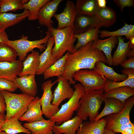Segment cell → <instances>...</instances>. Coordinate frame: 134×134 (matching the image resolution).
<instances>
[{"label":"cell","mask_w":134,"mask_h":134,"mask_svg":"<svg viewBox=\"0 0 134 134\" xmlns=\"http://www.w3.org/2000/svg\"><path fill=\"white\" fill-rule=\"evenodd\" d=\"M104 89L89 92H84L80 100V105L77 115L83 120L89 117L91 122L95 121L103 102Z\"/></svg>","instance_id":"cell-1"},{"label":"cell","mask_w":134,"mask_h":134,"mask_svg":"<svg viewBox=\"0 0 134 134\" xmlns=\"http://www.w3.org/2000/svg\"><path fill=\"white\" fill-rule=\"evenodd\" d=\"M54 39V45L51 54L57 61L62 57L66 51L70 54L74 52V43L77 39L74 36L72 28H65L58 29L52 27L48 28Z\"/></svg>","instance_id":"cell-2"},{"label":"cell","mask_w":134,"mask_h":134,"mask_svg":"<svg viewBox=\"0 0 134 134\" xmlns=\"http://www.w3.org/2000/svg\"><path fill=\"white\" fill-rule=\"evenodd\" d=\"M92 43L89 42L73 53H69L65 66L77 63L95 64L99 62L106 63V60L103 53L94 48Z\"/></svg>","instance_id":"cell-3"},{"label":"cell","mask_w":134,"mask_h":134,"mask_svg":"<svg viewBox=\"0 0 134 134\" xmlns=\"http://www.w3.org/2000/svg\"><path fill=\"white\" fill-rule=\"evenodd\" d=\"M74 88V93L72 97L62 105L57 112L49 119L56 125H60L71 119L74 112L77 111L80 107L79 101L85 92L84 89L79 83L75 84Z\"/></svg>","instance_id":"cell-4"},{"label":"cell","mask_w":134,"mask_h":134,"mask_svg":"<svg viewBox=\"0 0 134 134\" xmlns=\"http://www.w3.org/2000/svg\"><path fill=\"white\" fill-rule=\"evenodd\" d=\"M73 78L80 83L85 92L104 89L107 80L95 67L79 70L74 74Z\"/></svg>","instance_id":"cell-5"},{"label":"cell","mask_w":134,"mask_h":134,"mask_svg":"<svg viewBox=\"0 0 134 134\" xmlns=\"http://www.w3.org/2000/svg\"><path fill=\"white\" fill-rule=\"evenodd\" d=\"M46 34V35L44 38L38 40H30L27 36L23 35L19 39L14 40H9L4 43L15 50L19 60L22 61L25 59L27 53L32 52L34 49L38 48L41 51L45 49V45L44 44L47 43L49 38L52 36L50 32L48 30Z\"/></svg>","instance_id":"cell-6"},{"label":"cell","mask_w":134,"mask_h":134,"mask_svg":"<svg viewBox=\"0 0 134 134\" xmlns=\"http://www.w3.org/2000/svg\"><path fill=\"white\" fill-rule=\"evenodd\" d=\"M0 92L4 97L6 105L5 121L22 109L27 108L34 98L24 93L14 94L5 91Z\"/></svg>","instance_id":"cell-7"},{"label":"cell","mask_w":134,"mask_h":134,"mask_svg":"<svg viewBox=\"0 0 134 134\" xmlns=\"http://www.w3.org/2000/svg\"><path fill=\"white\" fill-rule=\"evenodd\" d=\"M134 105V96L126 100L122 110L117 113L111 114L106 116L104 118L106 121L105 129L127 124L131 122L130 113Z\"/></svg>","instance_id":"cell-8"},{"label":"cell","mask_w":134,"mask_h":134,"mask_svg":"<svg viewBox=\"0 0 134 134\" xmlns=\"http://www.w3.org/2000/svg\"><path fill=\"white\" fill-rule=\"evenodd\" d=\"M57 82V80L52 83L51 80H48L42 85L43 94L40 99V103L43 114L46 117L49 119L56 113L60 109L59 107L51 104L53 99L52 88Z\"/></svg>","instance_id":"cell-9"},{"label":"cell","mask_w":134,"mask_h":134,"mask_svg":"<svg viewBox=\"0 0 134 134\" xmlns=\"http://www.w3.org/2000/svg\"><path fill=\"white\" fill-rule=\"evenodd\" d=\"M56 80L58 85L54 91L51 104L59 107L63 101L67 99L69 100L72 97L74 90L69 81L62 76L58 77Z\"/></svg>","instance_id":"cell-10"},{"label":"cell","mask_w":134,"mask_h":134,"mask_svg":"<svg viewBox=\"0 0 134 134\" xmlns=\"http://www.w3.org/2000/svg\"><path fill=\"white\" fill-rule=\"evenodd\" d=\"M101 27L100 21L96 15L77 14L73 29L74 34H80L92 29Z\"/></svg>","instance_id":"cell-11"},{"label":"cell","mask_w":134,"mask_h":134,"mask_svg":"<svg viewBox=\"0 0 134 134\" xmlns=\"http://www.w3.org/2000/svg\"><path fill=\"white\" fill-rule=\"evenodd\" d=\"M76 14L74 3L71 0H67L63 12L59 14H55L54 16L58 22L57 29H61L65 28H73Z\"/></svg>","instance_id":"cell-12"},{"label":"cell","mask_w":134,"mask_h":134,"mask_svg":"<svg viewBox=\"0 0 134 134\" xmlns=\"http://www.w3.org/2000/svg\"><path fill=\"white\" fill-rule=\"evenodd\" d=\"M27 108L20 111L12 117L5 121L0 130L7 134H17L24 133L31 134V132L25 128L19 121L20 117L25 113Z\"/></svg>","instance_id":"cell-13"},{"label":"cell","mask_w":134,"mask_h":134,"mask_svg":"<svg viewBox=\"0 0 134 134\" xmlns=\"http://www.w3.org/2000/svg\"><path fill=\"white\" fill-rule=\"evenodd\" d=\"M63 0H53L46 4L40 9L38 19L40 25L48 28L52 27V18L55 14L60 3Z\"/></svg>","instance_id":"cell-14"},{"label":"cell","mask_w":134,"mask_h":134,"mask_svg":"<svg viewBox=\"0 0 134 134\" xmlns=\"http://www.w3.org/2000/svg\"><path fill=\"white\" fill-rule=\"evenodd\" d=\"M35 75L30 74L17 77L13 82L23 93L35 97L37 91Z\"/></svg>","instance_id":"cell-15"},{"label":"cell","mask_w":134,"mask_h":134,"mask_svg":"<svg viewBox=\"0 0 134 134\" xmlns=\"http://www.w3.org/2000/svg\"><path fill=\"white\" fill-rule=\"evenodd\" d=\"M22 62L19 60L12 62H0V78L13 82L22 70Z\"/></svg>","instance_id":"cell-16"},{"label":"cell","mask_w":134,"mask_h":134,"mask_svg":"<svg viewBox=\"0 0 134 134\" xmlns=\"http://www.w3.org/2000/svg\"><path fill=\"white\" fill-rule=\"evenodd\" d=\"M40 99L38 97L34 98L28 104L27 110L20 117L19 120L31 123L40 120L43 118Z\"/></svg>","instance_id":"cell-17"},{"label":"cell","mask_w":134,"mask_h":134,"mask_svg":"<svg viewBox=\"0 0 134 134\" xmlns=\"http://www.w3.org/2000/svg\"><path fill=\"white\" fill-rule=\"evenodd\" d=\"M54 43V37L52 36L49 38L44 51L39 56V65L36 75H42L47 68L54 64L56 61L51 54Z\"/></svg>","instance_id":"cell-18"},{"label":"cell","mask_w":134,"mask_h":134,"mask_svg":"<svg viewBox=\"0 0 134 134\" xmlns=\"http://www.w3.org/2000/svg\"><path fill=\"white\" fill-rule=\"evenodd\" d=\"M118 41L117 36H111L106 39L101 40L98 38L92 43L93 46L104 53L106 60V63L111 65L112 49L118 44Z\"/></svg>","instance_id":"cell-19"},{"label":"cell","mask_w":134,"mask_h":134,"mask_svg":"<svg viewBox=\"0 0 134 134\" xmlns=\"http://www.w3.org/2000/svg\"><path fill=\"white\" fill-rule=\"evenodd\" d=\"M55 123L49 119L42 120L31 123H26L23 126L32 134H52Z\"/></svg>","instance_id":"cell-20"},{"label":"cell","mask_w":134,"mask_h":134,"mask_svg":"<svg viewBox=\"0 0 134 134\" xmlns=\"http://www.w3.org/2000/svg\"><path fill=\"white\" fill-rule=\"evenodd\" d=\"M29 14V11L26 9L19 14L0 13V29L5 30L8 27L19 23L28 17Z\"/></svg>","instance_id":"cell-21"},{"label":"cell","mask_w":134,"mask_h":134,"mask_svg":"<svg viewBox=\"0 0 134 134\" xmlns=\"http://www.w3.org/2000/svg\"><path fill=\"white\" fill-rule=\"evenodd\" d=\"M40 54L37 51L33 50L27 55L22 62L23 68L19 76L30 74L36 75L39 65Z\"/></svg>","instance_id":"cell-22"},{"label":"cell","mask_w":134,"mask_h":134,"mask_svg":"<svg viewBox=\"0 0 134 134\" xmlns=\"http://www.w3.org/2000/svg\"><path fill=\"white\" fill-rule=\"evenodd\" d=\"M105 125L104 118L93 122L85 121L77 129L76 134H102Z\"/></svg>","instance_id":"cell-23"},{"label":"cell","mask_w":134,"mask_h":134,"mask_svg":"<svg viewBox=\"0 0 134 134\" xmlns=\"http://www.w3.org/2000/svg\"><path fill=\"white\" fill-rule=\"evenodd\" d=\"M83 122V120L76 115L60 125H55L53 133L54 134H76L77 129Z\"/></svg>","instance_id":"cell-24"},{"label":"cell","mask_w":134,"mask_h":134,"mask_svg":"<svg viewBox=\"0 0 134 134\" xmlns=\"http://www.w3.org/2000/svg\"><path fill=\"white\" fill-rule=\"evenodd\" d=\"M104 106L102 111L95 119L97 121L107 115L117 113L121 111L124 106V104L117 99L113 98H104Z\"/></svg>","instance_id":"cell-25"},{"label":"cell","mask_w":134,"mask_h":134,"mask_svg":"<svg viewBox=\"0 0 134 134\" xmlns=\"http://www.w3.org/2000/svg\"><path fill=\"white\" fill-rule=\"evenodd\" d=\"M117 37L118 41V45L112 57L111 61V65L115 66L121 65L127 60L126 56L127 53L130 50L129 47V41L125 42L124 38H123L121 36Z\"/></svg>","instance_id":"cell-26"},{"label":"cell","mask_w":134,"mask_h":134,"mask_svg":"<svg viewBox=\"0 0 134 134\" xmlns=\"http://www.w3.org/2000/svg\"><path fill=\"white\" fill-rule=\"evenodd\" d=\"M100 28L99 27L92 29L82 33L74 34V37L77 39V42L74 46V52L89 42L98 38Z\"/></svg>","instance_id":"cell-27"},{"label":"cell","mask_w":134,"mask_h":134,"mask_svg":"<svg viewBox=\"0 0 134 134\" xmlns=\"http://www.w3.org/2000/svg\"><path fill=\"white\" fill-rule=\"evenodd\" d=\"M77 14L96 15L100 8L97 0H77L75 4Z\"/></svg>","instance_id":"cell-28"},{"label":"cell","mask_w":134,"mask_h":134,"mask_svg":"<svg viewBox=\"0 0 134 134\" xmlns=\"http://www.w3.org/2000/svg\"><path fill=\"white\" fill-rule=\"evenodd\" d=\"M121 71L122 74L127 76V79L119 82L107 80L104 88V93L112 89L120 87L128 86L134 89V69H123Z\"/></svg>","instance_id":"cell-29"},{"label":"cell","mask_w":134,"mask_h":134,"mask_svg":"<svg viewBox=\"0 0 134 134\" xmlns=\"http://www.w3.org/2000/svg\"><path fill=\"white\" fill-rule=\"evenodd\" d=\"M95 67L106 79L114 82H119L125 80L128 77L125 74H120L114 70L113 68L108 66L103 62H99L95 63Z\"/></svg>","instance_id":"cell-30"},{"label":"cell","mask_w":134,"mask_h":134,"mask_svg":"<svg viewBox=\"0 0 134 134\" xmlns=\"http://www.w3.org/2000/svg\"><path fill=\"white\" fill-rule=\"evenodd\" d=\"M69 53L67 52L44 71L43 74L44 79L54 76L58 77L62 76L64 71L66 60Z\"/></svg>","instance_id":"cell-31"},{"label":"cell","mask_w":134,"mask_h":134,"mask_svg":"<svg viewBox=\"0 0 134 134\" xmlns=\"http://www.w3.org/2000/svg\"><path fill=\"white\" fill-rule=\"evenodd\" d=\"M134 95V89L124 86L112 89L104 94V98H113L119 100L124 104L125 101Z\"/></svg>","instance_id":"cell-32"},{"label":"cell","mask_w":134,"mask_h":134,"mask_svg":"<svg viewBox=\"0 0 134 134\" xmlns=\"http://www.w3.org/2000/svg\"><path fill=\"white\" fill-rule=\"evenodd\" d=\"M100 20L102 27H109L116 22L117 16L116 12L110 7L106 6L99 8L96 15Z\"/></svg>","instance_id":"cell-33"},{"label":"cell","mask_w":134,"mask_h":134,"mask_svg":"<svg viewBox=\"0 0 134 134\" xmlns=\"http://www.w3.org/2000/svg\"><path fill=\"white\" fill-rule=\"evenodd\" d=\"M124 24V25L122 28L116 31H109L104 30L100 31V37L103 38L107 37L124 35L127 39L129 40L134 36V25L128 24L125 23Z\"/></svg>","instance_id":"cell-34"},{"label":"cell","mask_w":134,"mask_h":134,"mask_svg":"<svg viewBox=\"0 0 134 134\" xmlns=\"http://www.w3.org/2000/svg\"><path fill=\"white\" fill-rule=\"evenodd\" d=\"M50 0H30L22 5V9L29 11V16L28 17L29 21L38 19L39 11L45 4L49 2Z\"/></svg>","instance_id":"cell-35"},{"label":"cell","mask_w":134,"mask_h":134,"mask_svg":"<svg viewBox=\"0 0 134 134\" xmlns=\"http://www.w3.org/2000/svg\"><path fill=\"white\" fill-rule=\"evenodd\" d=\"M17 54L11 47L4 43H0V62H12L16 60Z\"/></svg>","instance_id":"cell-36"},{"label":"cell","mask_w":134,"mask_h":134,"mask_svg":"<svg viewBox=\"0 0 134 134\" xmlns=\"http://www.w3.org/2000/svg\"><path fill=\"white\" fill-rule=\"evenodd\" d=\"M29 0H0V13H5L8 11H15L22 9V5Z\"/></svg>","instance_id":"cell-37"},{"label":"cell","mask_w":134,"mask_h":134,"mask_svg":"<svg viewBox=\"0 0 134 134\" xmlns=\"http://www.w3.org/2000/svg\"><path fill=\"white\" fill-rule=\"evenodd\" d=\"M17 88L13 82L0 78V92L5 91L11 93L16 91Z\"/></svg>","instance_id":"cell-38"},{"label":"cell","mask_w":134,"mask_h":134,"mask_svg":"<svg viewBox=\"0 0 134 134\" xmlns=\"http://www.w3.org/2000/svg\"><path fill=\"white\" fill-rule=\"evenodd\" d=\"M114 2L118 7H120V11L123 12L124 7L133 6L134 0H113Z\"/></svg>","instance_id":"cell-39"},{"label":"cell","mask_w":134,"mask_h":134,"mask_svg":"<svg viewBox=\"0 0 134 134\" xmlns=\"http://www.w3.org/2000/svg\"><path fill=\"white\" fill-rule=\"evenodd\" d=\"M128 128H134V123H132L131 121L127 124L111 127L108 130L112 131L115 133H121L126 129Z\"/></svg>","instance_id":"cell-40"},{"label":"cell","mask_w":134,"mask_h":134,"mask_svg":"<svg viewBox=\"0 0 134 134\" xmlns=\"http://www.w3.org/2000/svg\"><path fill=\"white\" fill-rule=\"evenodd\" d=\"M124 68L134 69V57L130 58L124 61L121 65Z\"/></svg>","instance_id":"cell-41"},{"label":"cell","mask_w":134,"mask_h":134,"mask_svg":"<svg viewBox=\"0 0 134 134\" xmlns=\"http://www.w3.org/2000/svg\"><path fill=\"white\" fill-rule=\"evenodd\" d=\"M6 111V105L4 97L0 92V112L3 114H4Z\"/></svg>","instance_id":"cell-42"},{"label":"cell","mask_w":134,"mask_h":134,"mask_svg":"<svg viewBox=\"0 0 134 134\" xmlns=\"http://www.w3.org/2000/svg\"><path fill=\"white\" fill-rule=\"evenodd\" d=\"M9 40L8 35L5 30L0 29V43H5Z\"/></svg>","instance_id":"cell-43"},{"label":"cell","mask_w":134,"mask_h":134,"mask_svg":"<svg viewBox=\"0 0 134 134\" xmlns=\"http://www.w3.org/2000/svg\"><path fill=\"white\" fill-rule=\"evenodd\" d=\"M121 134H134V128H128L124 130Z\"/></svg>","instance_id":"cell-44"},{"label":"cell","mask_w":134,"mask_h":134,"mask_svg":"<svg viewBox=\"0 0 134 134\" xmlns=\"http://www.w3.org/2000/svg\"><path fill=\"white\" fill-rule=\"evenodd\" d=\"M98 6L100 8H103L106 6V0H97Z\"/></svg>","instance_id":"cell-45"},{"label":"cell","mask_w":134,"mask_h":134,"mask_svg":"<svg viewBox=\"0 0 134 134\" xmlns=\"http://www.w3.org/2000/svg\"><path fill=\"white\" fill-rule=\"evenodd\" d=\"M5 115L0 112V130L5 121Z\"/></svg>","instance_id":"cell-46"},{"label":"cell","mask_w":134,"mask_h":134,"mask_svg":"<svg viewBox=\"0 0 134 134\" xmlns=\"http://www.w3.org/2000/svg\"><path fill=\"white\" fill-rule=\"evenodd\" d=\"M126 57H134V49L129 50L128 52Z\"/></svg>","instance_id":"cell-47"},{"label":"cell","mask_w":134,"mask_h":134,"mask_svg":"<svg viewBox=\"0 0 134 134\" xmlns=\"http://www.w3.org/2000/svg\"><path fill=\"white\" fill-rule=\"evenodd\" d=\"M102 134H116L112 131L104 129Z\"/></svg>","instance_id":"cell-48"},{"label":"cell","mask_w":134,"mask_h":134,"mask_svg":"<svg viewBox=\"0 0 134 134\" xmlns=\"http://www.w3.org/2000/svg\"><path fill=\"white\" fill-rule=\"evenodd\" d=\"M0 134H7L3 131H0Z\"/></svg>","instance_id":"cell-49"},{"label":"cell","mask_w":134,"mask_h":134,"mask_svg":"<svg viewBox=\"0 0 134 134\" xmlns=\"http://www.w3.org/2000/svg\"></svg>","instance_id":"cell-50"}]
</instances>
